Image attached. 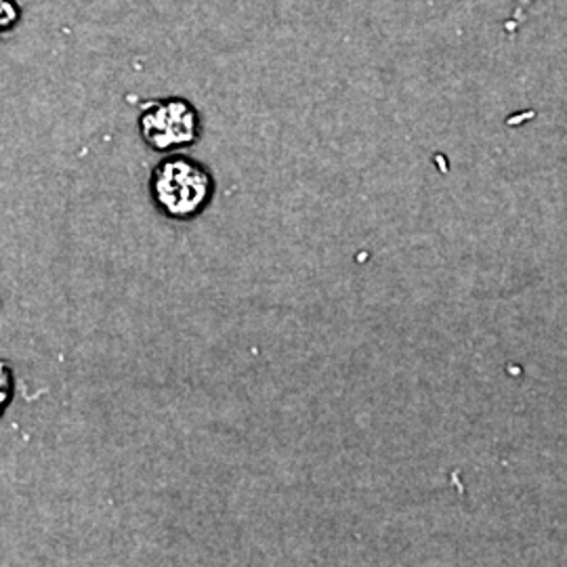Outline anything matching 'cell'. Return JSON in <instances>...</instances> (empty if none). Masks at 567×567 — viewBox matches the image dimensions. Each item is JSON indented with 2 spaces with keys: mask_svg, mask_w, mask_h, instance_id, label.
I'll list each match as a JSON object with an SVG mask.
<instances>
[{
  "mask_svg": "<svg viewBox=\"0 0 567 567\" xmlns=\"http://www.w3.org/2000/svg\"><path fill=\"white\" fill-rule=\"evenodd\" d=\"M217 183L203 163L185 154H166L150 175V198L168 221L189 224L213 204Z\"/></svg>",
  "mask_w": 567,
  "mask_h": 567,
  "instance_id": "cell-1",
  "label": "cell"
},
{
  "mask_svg": "<svg viewBox=\"0 0 567 567\" xmlns=\"http://www.w3.org/2000/svg\"><path fill=\"white\" fill-rule=\"evenodd\" d=\"M140 135L150 150L158 154H173L200 142L203 118L196 105L187 100H158L143 107Z\"/></svg>",
  "mask_w": 567,
  "mask_h": 567,
  "instance_id": "cell-2",
  "label": "cell"
},
{
  "mask_svg": "<svg viewBox=\"0 0 567 567\" xmlns=\"http://www.w3.org/2000/svg\"><path fill=\"white\" fill-rule=\"evenodd\" d=\"M13 391H16L13 370H11V365L0 362V416L4 414V410L11 404Z\"/></svg>",
  "mask_w": 567,
  "mask_h": 567,
  "instance_id": "cell-3",
  "label": "cell"
}]
</instances>
